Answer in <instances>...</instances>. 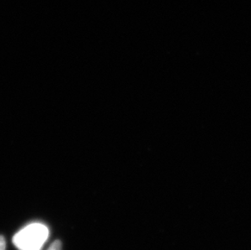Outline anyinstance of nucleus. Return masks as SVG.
Here are the masks:
<instances>
[{
	"instance_id": "obj_1",
	"label": "nucleus",
	"mask_w": 251,
	"mask_h": 250,
	"mask_svg": "<svg viewBox=\"0 0 251 250\" xmlns=\"http://www.w3.org/2000/svg\"><path fill=\"white\" fill-rule=\"evenodd\" d=\"M49 237L48 226L34 223L18 231L12 242L18 250H42Z\"/></svg>"
},
{
	"instance_id": "obj_2",
	"label": "nucleus",
	"mask_w": 251,
	"mask_h": 250,
	"mask_svg": "<svg viewBox=\"0 0 251 250\" xmlns=\"http://www.w3.org/2000/svg\"><path fill=\"white\" fill-rule=\"evenodd\" d=\"M62 244L60 241H55L50 245L48 250H61Z\"/></svg>"
},
{
	"instance_id": "obj_3",
	"label": "nucleus",
	"mask_w": 251,
	"mask_h": 250,
	"mask_svg": "<svg viewBox=\"0 0 251 250\" xmlns=\"http://www.w3.org/2000/svg\"><path fill=\"white\" fill-rule=\"evenodd\" d=\"M0 250H6V241L2 236H0Z\"/></svg>"
}]
</instances>
